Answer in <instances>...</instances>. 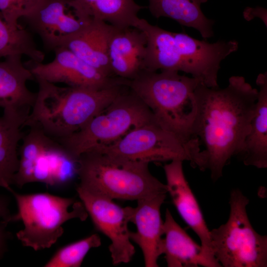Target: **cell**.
Masks as SVG:
<instances>
[{
    "label": "cell",
    "mask_w": 267,
    "mask_h": 267,
    "mask_svg": "<svg viewBox=\"0 0 267 267\" xmlns=\"http://www.w3.org/2000/svg\"><path fill=\"white\" fill-rule=\"evenodd\" d=\"M258 93V89L240 76L230 77L223 89L200 83L195 89L197 109L193 137L204 147V170L210 171L214 181L222 177L224 167L242 148Z\"/></svg>",
    "instance_id": "1"
},
{
    "label": "cell",
    "mask_w": 267,
    "mask_h": 267,
    "mask_svg": "<svg viewBox=\"0 0 267 267\" xmlns=\"http://www.w3.org/2000/svg\"><path fill=\"white\" fill-rule=\"evenodd\" d=\"M35 80L38 91L24 126L37 127L56 140L79 130L123 91L122 85L94 89Z\"/></svg>",
    "instance_id": "2"
},
{
    "label": "cell",
    "mask_w": 267,
    "mask_h": 267,
    "mask_svg": "<svg viewBox=\"0 0 267 267\" xmlns=\"http://www.w3.org/2000/svg\"><path fill=\"white\" fill-rule=\"evenodd\" d=\"M201 83L193 77L171 70H142L125 85L149 108L155 121L180 140L193 137L197 114L195 89Z\"/></svg>",
    "instance_id": "3"
},
{
    "label": "cell",
    "mask_w": 267,
    "mask_h": 267,
    "mask_svg": "<svg viewBox=\"0 0 267 267\" xmlns=\"http://www.w3.org/2000/svg\"><path fill=\"white\" fill-rule=\"evenodd\" d=\"M79 186L110 199L138 200L167 192L166 184L154 177L149 163L129 160L99 151L77 159Z\"/></svg>",
    "instance_id": "4"
},
{
    "label": "cell",
    "mask_w": 267,
    "mask_h": 267,
    "mask_svg": "<svg viewBox=\"0 0 267 267\" xmlns=\"http://www.w3.org/2000/svg\"><path fill=\"white\" fill-rule=\"evenodd\" d=\"M8 191L14 196L17 213L11 222L21 221L23 228L16 235L25 247L35 251L48 249L64 233L63 224L71 219L85 221L88 214L81 201L46 192L22 194L12 188Z\"/></svg>",
    "instance_id": "5"
},
{
    "label": "cell",
    "mask_w": 267,
    "mask_h": 267,
    "mask_svg": "<svg viewBox=\"0 0 267 267\" xmlns=\"http://www.w3.org/2000/svg\"><path fill=\"white\" fill-rule=\"evenodd\" d=\"M153 121L151 112L136 95L131 90L122 91L81 129L56 140L77 161L81 155L110 145L133 129Z\"/></svg>",
    "instance_id": "6"
},
{
    "label": "cell",
    "mask_w": 267,
    "mask_h": 267,
    "mask_svg": "<svg viewBox=\"0 0 267 267\" xmlns=\"http://www.w3.org/2000/svg\"><path fill=\"white\" fill-rule=\"evenodd\" d=\"M249 203L240 190L233 189L227 222L210 231L213 253L222 267H267V237L252 226L247 213Z\"/></svg>",
    "instance_id": "7"
},
{
    "label": "cell",
    "mask_w": 267,
    "mask_h": 267,
    "mask_svg": "<svg viewBox=\"0 0 267 267\" xmlns=\"http://www.w3.org/2000/svg\"><path fill=\"white\" fill-rule=\"evenodd\" d=\"M93 151L147 163L187 161L193 168L204 170L198 139L183 141L155 121L135 128L115 142Z\"/></svg>",
    "instance_id": "8"
},
{
    "label": "cell",
    "mask_w": 267,
    "mask_h": 267,
    "mask_svg": "<svg viewBox=\"0 0 267 267\" xmlns=\"http://www.w3.org/2000/svg\"><path fill=\"white\" fill-rule=\"evenodd\" d=\"M76 191L95 228L110 240L109 250L113 264L130 262L135 253L128 228V223L133 221L134 208L121 207L113 200L78 185Z\"/></svg>",
    "instance_id": "9"
},
{
    "label": "cell",
    "mask_w": 267,
    "mask_h": 267,
    "mask_svg": "<svg viewBox=\"0 0 267 267\" xmlns=\"http://www.w3.org/2000/svg\"><path fill=\"white\" fill-rule=\"evenodd\" d=\"M53 51L54 58L49 63L30 59L25 64L35 79L54 84L63 83L71 87L94 89L123 85V79L104 75L66 47H61Z\"/></svg>",
    "instance_id": "10"
},
{
    "label": "cell",
    "mask_w": 267,
    "mask_h": 267,
    "mask_svg": "<svg viewBox=\"0 0 267 267\" xmlns=\"http://www.w3.org/2000/svg\"><path fill=\"white\" fill-rule=\"evenodd\" d=\"M30 30L38 35L47 51L62 47L92 19L78 12L68 0H43L23 18Z\"/></svg>",
    "instance_id": "11"
},
{
    "label": "cell",
    "mask_w": 267,
    "mask_h": 267,
    "mask_svg": "<svg viewBox=\"0 0 267 267\" xmlns=\"http://www.w3.org/2000/svg\"><path fill=\"white\" fill-rule=\"evenodd\" d=\"M182 162L174 160L164 165L167 192L181 218L199 238L205 255L211 260L219 263L213 253L210 230L184 176Z\"/></svg>",
    "instance_id": "12"
},
{
    "label": "cell",
    "mask_w": 267,
    "mask_h": 267,
    "mask_svg": "<svg viewBox=\"0 0 267 267\" xmlns=\"http://www.w3.org/2000/svg\"><path fill=\"white\" fill-rule=\"evenodd\" d=\"M168 193L156 194L139 199L134 208L133 222L136 231L130 232L131 240L138 245L143 253L146 267H158L162 255L163 221L160 209Z\"/></svg>",
    "instance_id": "13"
},
{
    "label": "cell",
    "mask_w": 267,
    "mask_h": 267,
    "mask_svg": "<svg viewBox=\"0 0 267 267\" xmlns=\"http://www.w3.org/2000/svg\"><path fill=\"white\" fill-rule=\"evenodd\" d=\"M146 45L145 34L135 27L115 29L108 46V57L113 75L126 80L142 70Z\"/></svg>",
    "instance_id": "14"
},
{
    "label": "cell",
    "mask_w": 267,
    "mask_h": 267,
    "mask_svg": "<svg viewBox=\"0 0 267 267\" xmlns=\"http://www.w3.org/2000/svg\"><path fill=\"white\" fill-rule=\"evenodd\" d=\"M162 254L168 267H221L209 259L197 244L176 222L167 209L163 222Z\"/></svg>",
    "instance_id": "15"
},
{
    "label": "cell",
    "mask_w": 267,
    "mask_h": 267,
    "mask_svg": "<svg viewBox=\"0 0 267 267\" xmlns=\"http://www.w3.org/2000/svg\"><path fill=\"white\" fill-rule=\"evenodd\" d=\"M115 27L92 19L62 47L70 50L104 75L113 77L108 57V46Z\"/></svg>",
    "instance_id": "16"
},
{
    "label": "cell",
    "mask_w": 267,
    "mask_h": 267,
    "mask_svg": "<svg viewBox=\"0 0 267 267\" xmlns=\"http://www.w3.org/2000/svg\"><path fill=\"white\" fill-rule=\"evenodd\" d=\"M22 55L8 56L0 62V107L30 112L36 93L27 86L35 79L22 62Z\"/></svg>",
    "instance_id": "17"
},
{
    "label": "cell",
    "mask_w": 267,
    "mask_h": 267,
    "mask_svg": "<svg viewBox=\"0 0 267 267\" xmlns=\"http://www.w3.org/2000/svg\"><path fill=\"white\" fill-rule=\"evenodd\" d=\"M259 87L255 110L250 130L237 155L244 165L258 169L267 167V73L256 79Z\"/></svg>",
    "instance_id": "18"
},
{
    "label": "cell",
    "mask_w": 267,
    "mask_h": 267,
    "mask_svg": "<svg viewBox=\"0 0 267 267\" xmlns=\"http://www.w3.org/2000/svg\"><path fill=\"white\" fill-rule=\"evenodd\" d=\"M29 112L13 109H3L0 117V187L8 190L19 165V142Z\"/></svg>",
    "instance_id": "19"
},
{
    "label": "cell",
    "mask_w": 267,
    "mask_h": 267,
    "mask_svg": "<svg viewBox=\"0 0 267 267\" xmlns=\"http://www.w3.org/2000/svg\"><path fill=\"white\" fill-rule=\"evenodd\" d=\"M148 8L155 18L166 17L181 26L197 30L204 40L214 36V21L202 12L201 4L208 0H148Z\"/></svg>",
    "instance_id": "20"
},
{
    "label": "cell",
    "mask_w": 267,
    "mask_h": 267,
    "mask_svg": "<svg viewBox=\"0 0 267 267\" xmlns=\"http://www.w3.org/2000/svg\"><path fill=\"white\" fill-rule=\"evenodd\" d=\"M30 130L22 139L19 149V165L14 175L13 184L22 187L25 184L34 182L35 167L39 157L52 145L56 140L35 126Z\"/></svg>",
    "instance_id": "21"
},
{
    "label": "cell",
    "mask_w": 267,
    "mask_h": 267,
    "mask_svg": "<svg viewBox=\"0 0 267 267\" xmlns=\"http://www.w3.org/2000/svg\"><path fill=\"white\" fill-rule=\"evenodd\" d=\"M16 55L27 56L38 62H42L44 58L31 33L20 25L9 23L0 12V58Z\"/></svg>",
    "instance_id": "22"
},
{
    "label": "cell",
    "mask_w": 267,
    "mask_h": 267,
    "mask_svg": "<svg viewBox=\"0 0 267 267\" xmlns=\"http://www.w3.org/2000/svg\"><path fill=\"white\" fill-rule=\"evenodd\" d=\"M147 8L134 0H97L89 15L95 19L103 21L119 29L134 27L139 18L138 13Z\"/></svg>",
    "instance_id": "23"
},
{
    "label": "cell",
    "mask_w": 267,
    "mask_h": 267,
    "mask_svg": "<svg viewBox=\"0 0 267 267\" xmlns=\"http://www.w3.org/2000/svg\"><path fill=\"white\" fill-rule=\"evenodd\" d=\"M99 235L92 234L88 237L65 245L57 250L44 265V267H79L92 248L101 246Z\"/></svg>",
    "instance_id": "24"
},
{
    "label": "cell",
    "mask_w": 267,
    "mask_h": 267,
    "mask_svg": "<svg viewBox=\"0 0 267 267\" xmlns=\"http://www.w3.org/2000/svg\"><path fill=\"white\" fill-rule=\"evenodd\" d=\"M43 0H0V12L11 24L19 26V20L30 14Z\"/></svg>",
    "instance_id": "25"
},
{
    "label": "cell",
    "mask_w": 267,
    "mask_h": 267,
    "mask_svg": "<svg viewBox=\"0 0 267 267\" xmlns=\"http://www.w3.org/2000/svg\"><path fill=\"white\" fill-rule=\"evenodd\" d=\"M8 199L5 196L0 195V258L7 250V241L10 237L6 229L7 224L11 222L12 216L8 208Z\"/></svg>",
    "instance_id": "26"
},
{
    "label": "cell",
    "mask_w": 267,
    "mask_h": 267,
    "mask_svg": "<svg viewBox=\"0 0 267 267\" xmlns=\"http://www.w3.org/2000/svg\"><path fill=\"white\" fill-rule=\"evenodd\" d=\"M97 0H68L71 5L79 12L87 17L89 12L94 3Z\"/></svg>",
    "instance_id": "27"
},
{
    "label": "cell",
    "mask_w": 267,
    "mask_h": 267,
    "mask_svg": "<svg viewBox=\"0 0 267 267\" xmlns=\"http://www.w3.org/2000/svg\"><path fill=\"white\" fill-rule=\"evenodd\" d=\"M243 15L244 18L250 21L255 17H259L263 20L267 26V9L261 7H257L256 8L247 7L244 11Z\"/></svg>",
    "instance_id": "28"
}]
</instances>
